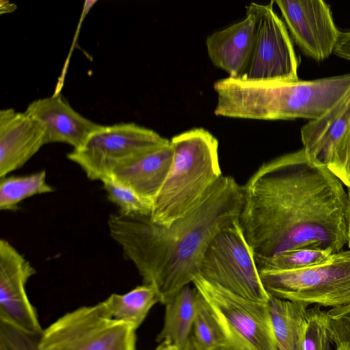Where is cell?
I'll return each mask as SVG.
<instances>
[{"mask_svg": "<svg viewBox=\"0 0 350 350\" xmlns=\"http://www.w3.org/2000/svg\"><path fill=\"white\" fill-rule=\"evenodd\" d=\"M239 218L255 260L300 248L342 250L347 193L304 148L262 163L243 186Z\"/></svg>", "mask_w": 350, "mask_h": 350, "instance_id": "obj_1", "label": "cell"}, {"mask_svg": "<svg viewBox=\"0 0 350 350\" xmlns=\"http://www.w3.org/2000/svg\"><path fill=\"white\" fill-rule=\"evenodd\" d=\"M243 186L222 176L200 204L171 226L153 222L150 215L112 214L108 228L143 280L153 286L165 305L192 282L208 245L224 228L239 221Z\"/></svg>", "mask_w": 350, "mask_h": 350, "instance_id": "obj_2", "label": "cell"}, {"mask_svg": "<svg viewBox=\"0 0 350 350\" xmlns=\"http://www.w3.org/2000/svg\"><path fill=\"white\" fill-rule=\"evenodd\" d=\"M216 116L264 120L322 116L350 90V73L312 81L215 82Z\"/></svg>", "mask_w": 350, "mask_h": 350, "instance_id": "obj_3", "label": "cell"}, {"mask_svg": "<svg viewBox=\"0 0 350 350\" xmlns=\"http://www.w3.org/2000/svg\"><path fill=\"white\" fill-rule=\"evenodd\" d=\"M170 142L171 167L150 215L153 222L165 226L195 208L223 176L218 140L207 130L192 129L174 136Z\"/></svg>", "mask_w": 350, "mask_h": 350, "instance_id": "obj_4", "label": "cell"}, {"mask_svg": "<svg viewBox=\"0 0 350 350\" xmlns=\"http://www.w3.org/2000/svg\"><path fill=\"white\" fill-rule=\"evenodd\" d=\"M191 283L218 325L221 350H278L268 301L245 299L197 273Z\"/></svg>", "mask_w": 350, "mask_h": 350, "instance_id": "obj_5", "label": "cell"}, {"mask_svg": "<svg viewBox=\"0 0 350 350\" xmlns=\"http://www.w3.org/2000/svg\"><path fill=\"white\" fill-rule=\"evenodd\" d=\"M136 329L111 318L101 302L81 306L43 329L39 350H136Z\"/></svg>", "mask_w": 350, "mask_h": 350, "instance_id": "obj_6", "label": "cell"}, {"mask_svg": "<svg viewBox=\"0 0 350 350\" xmlns=\"http://www.w3.org/2000/svg\"><path fill=\"white\" fill-rule=\"evenodd\" d=\"M259 274L267 292L280 299L333 308L350 304V249L313 267Z\"/></svg>", "mask_w": 350, "mask_h": 350, "instance_id": "obj_7", "label": "cell"}, {"mask_svg": "<svg viewBox=\"0 0 350 350\" xmlns=\"http://www.w3.org/2000/svg\"><path fill=\"white\" fill-rule=\"evenodd\" d=\"M169 144L170 140L152 129L121 122L102 125L66 156L89 179L101 182L123 165Z\"/></svg>", "mask_w": 350, "mask_h": 350, "instance_id": "obj_8", "label": "cell"}, {"mask_svg": "<svg viewBox=\"0 0 350 350\" xmlns=\"http://www.w3.org/2000/svg\"><path fill=\"white\" fill-rule=\"evenodd\" d=\"M196 273L245 299L268 301L269 295L263 286L254 254L239 221L215 235L205 251Z\"/></svg>", "mask_w": 350, "mask_h": 350, "instance_id": "obj_9", "label": "cell"}, {"mask_svg": "<svg viewBox=\"0 0 350 350\" xmlns=\"http://www.w3.org/2000/svg\"><path fill=\"white\" fill-rule=\"evenodd\" d=\"M268 5L251 3L254 38L246 66L237 79L249 82L297 81L298 59L286 26Z\"/></svg>", "mask_w": 350, "mask_h": 350, "instance_id": "obj_10", "label": "cell"}, {"mask_svg": "<svg viewBox=\"0 0 350 350\" xmlns=\"http://www.w3.org/2000/svg\"><path fill=\"white\" fill-rule=\"evenodd\" d=\"M284 24L296 44L316 61L327 58L341 32L336 27L330 7L322 0H276Z\"/></svg>", "mask_w": 350, "mask_h": 350, "instance_id": "obj_11", "label": "cell"}, {"mask_svg": "<svg viewBox=\"0 0 350 350\" xmlns=\"http://www.w3.org/2000/svg\"><path fill=\"white\" fill-rule=\"evenodd\" d=\"M35 273L30 262L11 243L1 240L0 319L40 335L43 329L26 291V284Z\"/></svg>", "mask_w": 350, "mask_h": 350, "instance_id": "obj_12", "label": "cell"}, {"mask_svg": "<svg viewBox=\"0 0 350 350\" xmlns=\"http://www.w3.org/2000/svg\"><path fill=\"white\" fill-rule=\"evenodd\" d=\"M25 111L41 126L45 145L64 143L77 148L102 126L75 110L60 94L35 100Z\"/></svg>", "mask_w": 350, "mask_h": 350, "instance_id": "obj_13", "label": "cell"}, {"mask_svg": "<svg viewBox=\"0 0 350 350\" xmlns=\"http://www.w3.org/2000/svg\"><path fill=\"white\" fill-rule=\"evenodd\" d=\"M44 145L43 129L25 111H0V178L22 167Z\"/></svg>", "mask_w": 350, "mask_h": 350, "instance_id": "obj_14", "label": "cell"}, {"mask_svg": "<svg viewBox=\"0 0 350 350\" xmlns=\"http://www.w3.org/2000/svg\"><path fill=\"white\" fill-rule=\"evenodd\" d=\"M254 38V18L246 11L245 19L207 37L208 57L215 66L237 79L250 58Z\"/></svg>", "mask_w": 350, "mask_h": 350, "instance_id": "obj_15", "label": "cell"}, {"mask_svg": "<svg viewBox=\"0 0 350 350\" xmlns=\"http://www.w3.org/2000/svg\"><path fill=\"white\" fill-rule=\"evenodd\" d=\"M350 122V90L322 116L301 129L307 156L327 168L334 150Z\"/></svg>", "mask_w": 350, "mask_h": 350, "instance_id": "obj_16", "label": "cell"}, {"mask_svg": "<svg viewBox=\"0 0 350 350\" xmlns=\"http://www.w3.org/2000/svg\"><path fill=\"white\" fill-rule=\"evenodd\" d=\"M172 159L170 142L118 167L110 176L152 204L167 176Z\"/></svg>", "mask_w": 350, "mask_h": 350, "instance_id": "obj_17", "label": "cell"}, {"mask_svg": "<svg viewBox=\"0 0 350 350\" xmlns=\"http://www.w3.org/2000/svg\"><path fill=\"white\" fill-rule=\"evenodd\" d=\"M198 291L189 284L165 304L164 323L157 341L168 342L184 350L191 335L196 314Z\"/></svg>", "mask_w": 350, "mask_h": 350, "instance_id": "obj_18", "label": "cell"}, {"mask_svg": "<svg viewBox=\"0 0 350 350\" xmlns=\"http://www.w3.org/2000/svg\"><path fill=\"white\" fill-rule=\"evenodd\" d=\"M158 302L160 299L156 288L143 284L124 294L113 293L101 304L111 318L128 323L137 330Z\"/></svg>", "mask_w": 350, "mask_h": 350, "instance_id": "obj_19", "label": "cell"}, {"mask_svg": "<svg viewBox=\"0 0 350 350\" xmlns=\"http://www.w3.org/2000/svg\"><path fill=\"white\" fill-rule=\"evenodd\" d=\"M268 305L277 349L301 350L304 315L308 305L271 295Z\"/></svg>", "mask_w": 350, "mask_h": 350, "instance_id": "obj_20", "label": "cell"}, {"mask_svg": "<svg viewBox=\"0 0 350 350\" xmlns=\"http://www.w3.org/2000/svg\"><path fill=\"white\" fill-rule=\"evenodd\" d=\"M53 191L46 182V173L44 170L26 176L1 178L0 209L16 211L23 200Z\"/></svg>", "mask_w": 350, "mask_h": 350, "instance_id": "obj_21", "label": "cell"}, {"mask_svg": "<svg viewBox=\"0 0 350 350\" xmlns=\"http://www.w3.org/2000/svg\"><path fill=\"white\" fill-rule=\"evenodd\" d=\"M334 253L330 250L316 248L293 249L272 258L255 260L258 271H295L324 263Z\"/></svg>", "mask_w": 350, "mask_h": 350, "instance_id": "obj_22", "label": "cell"}, {"mask_svg": "<svg viewBox=\"0 0 350 350\" xmlns=\"http://www.w3.org/2000/svg\"><path fill=\"white\" fill-rule=\"evenodd\" d=\"M327 312L320 305L307 308L303 320L301 350H332Z\"/></svg>", "mask_w": 350, "mask_h": 350, "instance_id": "obj_23", "label": "cell"}, {"mask_svg": "<svg viewBox=\"0 0 350 350\" xmlns=\"http://www.w3.org/2000/svg\"><path fill=\"white\" fill-rule=\"evenodd\" d=\"M103 189L107 199L116 204L119 214L123 215H150L152 204L140 196L129 188L115 180L111 176L103 179Z\"/></svg>", "mask_w": 350, "mask_h": 350, "instance_id": "obj_24", "label": "cell"}, {"mask_svg": "<svg viewBox=\"0 0 350 350\" xmlns=\"http://www.w3.org/2000/svg\"><path fill=\"white\" fill-rule=\"evenodd\" d=\"M192 335L200 350L222 349L223 340L220 330L198 293Z\"/></svg>", "mask_w": 350, "mask_h": 350, "instance_id": "obj_25", "label": "cell"}, {"mask_svg": "<svg viewBox=\"0 0 350 350\" xmlns=\"http://www.w3.org/2000/svg\"><path fill=\"white\" fill-rule=\"evenodd\" d=\"M40 336L26 332L0 319V350H39Z\"/></svg>", "mask_w": 350, "mask_h": 350, "instance_id": "obj_26", "label": "cell"}, {"mask_svg": "<svg viewBox=\"0 0 350 350\" xmlns=\"http://www.w3.org/2000/svg\"><path fill=\"white\" fill-rule=\"evenodd\" d=\"M327 168L350 188V122L340 139Z\"/></svg>", "mask_w": 350, "mask_h": 350, "instance_id": "obj_27", "label": "cell"}, {"mask_svg": "<svg viewBox=\"0 0 350 350\" xmlns=\"http://www.w3.org/2000/svg\"><path fill=\"white\" fill-rule=\"evenodd\" d=\"M329 335L336 347H350V304L327 312Z\"/></svg>", "mask_w": 350, "mask_h": 350, "instance_id": "obj_28", "label": "cell"}, {"mask_svg": "<svg viewBox=\"0 0 350 350\" xmlns=\"http://www.w3.org/2000/svg\"><path fill=\"white\" fill-rule=\"evenodd\" d=\"M334 53L350 60V31L341 32L338 42L334 50Z\"/></svg>", "mask_w": 350, "mask_h": 350, "instance_id": "obj_29", "label": "cell"}, {"mask_svg": "<svg viewBox=\"0 0 350 350\" xmlns=\"http://www.w3.org/2000/svg\"><path fill=\"white\" fill-rule=\"evenodd\" d=\"M347 245L350 248V188H347Z\"/></svg>", "mask_w": 350, "mask_h": 350, "instance_id": "obj_30", "label": "cell"}, {"mask_svg": "<svg viewBox=\"0 0 350 350\" xmlns=\"http://www.w3.org/2000/svg\"><path fill=\"white\" fill-rule=\"evenodd\" d=\"M15 4H12L8 1H1V13H7L12 12L16 9Z\"/></svg>", "mask_w": 350, "mask_h": 350, "instance_id": "obj_31", "label": "cell"}, {"mask_svg": "<svg viewBox=\"0 0 350 350\" xmlns=\"http://www.w3.org/2000/svg\"><path fill=\"white\" fill-rule=\"evenodd\" d=\"M184 350H200L191 334Z\"/></svg>", "mask_w": 350, "mask_h": 350, "instance_id": "obj_32", "label": "cell"}, {"mask_svg": "<svg viewBox=\"0 0 350 350\" xmlns=\"http://www.w3.org/2000/svg\"><path fill=\"white\" fill-rule=\"evenodd\" d=\"M155 350H178L175 347L171 345H163L161 347H157Z\"/></svg>", "mask_w": 350, "mask_h": 350, "instance_id": "obj_33", "label": "cell"}, {"mask_svg": "<svg viewBox=\"0 0 350 350\" xmlns=\"http://www.w3.org/2000/svg\"><path fill=\"white\" fill-rule=\"evenodd\" d=\"M336 350H350V347L347 345H340Z\"/></svg>", "mask_w": 350, "mask_h": 350, "instance_id": "obj_34", "label": "cell"}]
</instances>
